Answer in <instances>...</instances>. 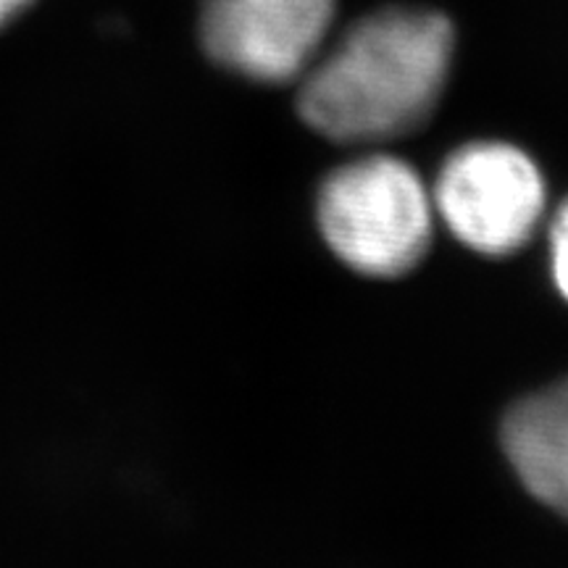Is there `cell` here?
<instances>
[{
  "instance_id": "obj_7",
  "label": "cell",
  "mask_w": 568,
  "mask_h": 568,
  "mask_svg": "<svg viewBox=\"0 0 568 568\" xmlns=\"http://www.w3.org/2000/svg\"><path fill=\"white\" fill-rule=\"evenodd\" d=\"M30 3H32V0H0V27L17 19L19 13L24 11Z\"/></svg>"
},
{
  "instance_id": "obj_5",
  "label": "cell",
  "mask_w": 568,
  "mask_h": 568,
  "mask_svg": "<svg viewBox=\"0 0 568 568\" xmlns=\"http://www.w3.org/2000/svg\"><path fill=\"white\" fill-rule=\"evenodd\" d=\"M503 447L524 487L568 516V379L524 397L508 410Z\"/></svg>"
},
{
  "instance_id": "obj_3",
  "label": "cell",
  "mask_w": 568,
  "mask_h": 568,
  "mask_svg": "<svg viewBox=\"0 0 568 568\" xmlns=\"http://www.w3.org/2000/svg\"><path fill=\"white\" fill-rule=\"evenodd\" d=\"M432 203L471 251L508 255L535 234L545 213V182L518 148L474 142L447 159Z\"/></svg>"
},
{
  "instance_id": "obj_4",
  "label": "cell",
  "mask_w": 568,
  "mask_h": 568,
  "mask_svg": "<svg viewBox=\"0 0 568 568\" xmlns=\"http://www.w3.org/2000/svg\"><path fill=\"white\" fill-rule=\"evenodd\" d=\"M332 19L335 0H203L201 40L230 71L282 84L311 67Z\"/></svg>"
},
{
  "instance_id": "obj_6",
  "label": "cell",
  "mask_w": 568,
  "mask_h": 568,
  "mask_svg": "<svg viewBox=\"0 0 568 568\" xmlns=\"http://www.w3.org/2000/svg\"><path fill=\"white\" fill-rule=\"evenodd\" d=\"M550 247H552V276L560 295L568 301V201L560 205L550 226Z\"/></svg>"
},
{
  "instance_id": "obj_2",
  "label": "cell",
  "mask_w": 568,
  "mask_h": 568,
  "mask_svg": "<svg viewBox=\"0 0 568 568\" xmlns=\"http://www.w3.org/2000/svg\"><path fill=\"white\" fill-rule=\"evenodd\" d=\"M432 203L418 174L393 155H368L326 176L318 193L324 240L353 272L403 276L432 240Z\"/></svg>"
},
{
  "instance_id": "obj_1",
  "label": "cell",
  "mask_w": 568,
  "mask_h": 568,
  "mask_svg": "<svg viewBox=\"0 0 568 568\" xmlns=\"http://www.w3.org/2000/svg\"><path fill=\"white\" fill-rule=\"evenodd\" d=\"M456 32L443 13L385 9L361 19L305 74L303 122L339 142H374L416 130L435 111Z\"/></svg>"
}]
</instances>
